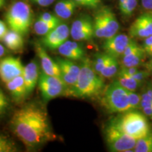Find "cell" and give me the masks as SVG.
<instances>
[{
  "mask_svg": "<svg viewBox=\"0 0 152 152\" xmlns=\"http://www.w3.org/2000/svg\"><path fill=\"white\" fill-rule=\"evenodd\" d=\"M10 100L7 95L0 88V116H3L7 114L10 109Z\"/></svg>",
  "mask_w": 152,
  "mask_h": 152,
  "instance_id": "f546056e",
  "label": "cell"
},
{
  "mask_svg": "<svg viewBox=\"0 0 152 152\" xmlns=\"http://www.w3.org/2000/svg\"><path fill=\"white\" fill-rule=\"evenodd\" d=\"M134 151L135 152H152V133L137 140Z\"/></svg>",
  "mask_w": 152,
  "mask_h": 152,
  "instance_id": "4316f807",
  "label": "cell"
},
{
  "mask_svg": "<svg viewBox=\"0 0 152 152\" xmlns=\"http://www.w3.org/2000/svg\"><path fill=\"white\" fill-rule=\"evenodd\" d=\"M70 33L75 41L90 40L95 36L94 22L90 17L81 16L72 23Z\"/></svg>",
  "mask_w": 152,
  "mask_h": 152,
  "instance_id": "30bf717a",
  "label": "cell"
},
{
  "mask_svg": "<svg viewBox=\"0 0 152 152\" xmlns=\"http://www.w3.org/2000/svg\"><path fill=\"white\" fill-rule=\"evenodd\" d=\"M35 49L40 61L42 69L44 73L61 80L59 66L56 61H54L49 56L45 50V47L40 43L35 42Z\"/></svg>",
  "mask_w": 152,
  "mask_h": 152,
  "instance_id": "9a60e30c",
  "label": "cell"
},
{
  "mask_svg": "<svg viewBox=\"0 0 152 152\" xmlns=\"http://www.w3.org/2000/svg\"><path fill=\"white\" fill-rule=\"evenodd\" d=\"M130 111H137L141 107V94H138L136 91L128 90Z\"/></svg>",
  "mask_w": 152,
  "mask_h": 152,
  "instance_id": "f1b7e54d",
  "label": "cell"
},
{
  "mask_svg": "<svg viewBox=\"0 0 152 152\" xmlns=\"http://www.w3.org/2000/svg\"><path fill=\"white\" fill-rule=\"evenodd\" d=\"M151 75V73L150 72L148 71L147 69L144 70V71H139L137 72L135 74H134L132 77H134L136 80L139 82H141V83H144L146 80H147L149 76Z\"/></svg>",
  "mask_w": 152,
  "mask_h": 152,
  "instance_id": "e575fe53",
  "label": "cell"
},
{
  "mask_svg": "<svg viewBox=\"0 0 152 152\" xmlns=\"http://www.w3.org/2000/svg\"><path fill=\"white\" fill-rule=\"evenodd\" d=\"M56 61L60 68L61 80L66 87V93L68 94L77 81L80 72V65H77L73 60L65 57H57Z\"/></svg>",
  "mask_w": 152,
  "mask_h": 152,
  "instance_id": "9c48e42d",
  "label": "cell"
},
{
  "mask_svg": "<svg viewBox=\"0 0 152 152\" xmlns=\"http://www.w3.org/2000/svg\"><path fill=\"white\" fill-rule=\"evenodd\" d=\"M105 138L108 148L113 152L134 151L137 140L128 135L111 121L106 127Z\"/></svg>",
  "mask_w": 152,
  "mask_h": 152,
  "instance_id": "52a82bcc",
  "label": "cell"
},
{
  "mask_svg": "<svg viewBox=\"0 0 152 152\" xmlns=\"http://www.w3.org/2000/svg\"><path fill=\"white\" fill-rule=\"evenodd\" d=\"M137 5V0H125L124 4L120 9V11L123 16H130L135 10Z\"/></svg>",
  "mask_w": 152,
  "mask_h": 152,
  "instance_id": "4dcf8cb0",
  "label": "cell"
},
{
  "mask_svg": "<svg viewBox=\"0 0 152 152\" xmlns=\"http://www.w3.org/2000/svg\"><path fill=\"white\" fill-rule=\"evenodd\" d=\"M119 71V62L117 58L111 56L107 65L105 66L104 70L101 72L100 75L104 78H112L115 75H117Z\"/></svg>",
  "mask_w": 152,
  "mask_h": 152,
  "instance_id": "cb8c5ba5",
  "label": "cell"
},
{
  "mask_svg": "<svg viewBox=\"0 0 152 152\" xmlns=\"http://www.w3.org/2000/svg\"><path fill=\"white\" fill-rule=\"evenodd\" d=\"M4 4H5V0H0V9L4 5Z\"/></svg>",
  "mask_w": 152,
  "mask_h": 152,
  "instance_id": "b9f144b4",
  "label": "cell"
},
{
  "mask_svg": "<svg viewBox=\"0 0 152 152\" xmlns=\"http://www.w3.org/2000/svg\"><path fill=\"white\" fill-rule=\"evenodd\" d=\"M147 56V54L142 47L137 51L121 56V65L123 67H139L143 64Z\"/></svg>",
  "mask_w": 152,
  "mask_h": 152,
  "instance_id": "44dd1931",
  "label": "cell"
},
{
  "mask_svg": "<svg viewBox=\"0 0 152 152\" xmlns=\"http://www.w3.org/2000/svg\"><path fill=\"white\" fill-rule=\"evenodd\" d=\"M58 25L52 23H48L45 20L38 18L34 23L33 28L35 33L38 35L45 36L48 34L51 30H52L54 28H56Z\"/></svg>",
  "mask_w": 152,
  "mask_h": 152,
  "instance_id": "d4e9b609",
  "label": "cell"
},
{
  "mask_svg": "<svg viewBox=\"0 0 152 152\" xmlns=\"http://www.w3.org/2000/svg\"><path fill=\"white\" fill-rule=\"evenodd\" d=\"M131 39L132 37H130V36L125 34L117 33L104 41L103 44L104 52L117 58L121 57Z\"/></svg>",
  "mask_w": 152,
  "mask_h": 152,
  "instance_id": "5bb4252c",
  "label": "cell"
},
{
  "mask_svg": "<svg viewBox=\"0 0 152 152\" xmlns=\"http://www.w3.org/2000/svg\"><path fill=\"white\" fill-rule=\"evenodd\" d=\"M104 88V77L95 71L89 58H83L77 81L68 94L75 97L91 98L99 95Z\"/></svg>",
  "mask_w": 152,
  "mask_h": 152,
  "instance_id": "7a4b0ae2",
  "label": "cell"
},
{
  "mask_svg": "<svg viewBox=\"0 0 152 152\" xmlns=\"http://www.w3.org/2000/svg\"><path fill=\"white\" fill-rule=\"evenodd\" d=\"M142 47L147 56L152 57V35L144 39Z\"/></svg>",
  "mask_w": 152,
  "mask_h": 152,
  "instance_id": "836d02e7",
  "label": "cell"
},
{
  "mask_svg": "<svg viewBox=\"0 0 152 152\" xmlns=\"http://www.w3.org/2000/svg\"><path fill=\"white\" fill-rule=\"evenodd\" d=\"M151 12H152V11H151Z\"/></svg>",
  "mask_w": 152,
  "mask_h": 152,
  "instance_id": "7bdbcfd3",
  "label": "cell"
},
{
  "mask_svg": "<svg viewBox=\"0 0 152 152\" xmlns=\"http://www.w3.org/2000/svg\"><path fill=\"white\" fill-rule=\"evenodd\" d=\"M111 121L125 134L136 140L147 135L151 132L145 115L137 111L125 112Z\"/></svg>",
  "mask_w": 152,
  "mask_h": 152,
  "instance_id": "3957f363",
  "label": "cell"
},
{
  "mask_svg": "<svg viewBox=\"0 0 152 152\" xmlns=\"http://www.w3.org/2000/svg\"><path fill=\"white\" fill-rule=\"evenodd\" d=\"M58 51L61 56L73 61L83 60L85 56L84 49L77 41L66 40L58 47Z\"/></svg>",
  "mask_w": 152,
  "mask_h": 152,
  "instance_id": "2e32d148",
  "label": "cell"
},
{
  "mask_svg": "<svg viewBox=\"0 0 152 152\" xmlns=\"http://www.w3.org/2000/svg\"><path fill=\"white\" fill-rule=\"evenodd\" d=\"M74 1L80 6L92 9L98 7L101 3V0H74Z\"/></svg>",
  "mask_w": 152,
  "mask_h": 152,
  "instance_id": "d6a6232c",
  "label": "cell"
},
{
  "mask_svg": "<svg viewBox=\"0 0 152 152\" xmlns=\"http://www.w3.org/2000/svg\"><path fill=\"white\" fill-rule=\"evenodd\" d=\"M125 0H118V6H119V9L123 7L124 4Z\"/></svg>",
  "mask_w": 152,
  "mask_h": 152,
  "instance_id": "60d3db41",
  "label": "cell"
},
{
  "mask_svg": "<svg viewBox=\"0 0 152 152\" xmlns=\"http://www.w3.org/2000/svg\"><path fill=\"white\" fill-rule=\"evenodd\" d=\"M18 151L16 144L8 137L0 134V152Z\"/></svg>",
  "mask_w": 152,
  "mask_h": 152,
  "instance_id": "83f0119b",
  "label": "cell"
},
{
  "mask_svg": "<svg viewBox=\"0 0 152 152\" xmlns=\"http://www.w3.org/2000/svg\"><path fill=\"white\" fill-rule=\"evenodd\" d=\"M7 31H8V28H7V25L4 22L0 20V40L3 39Z\"/></svg>",
  "mask_w": 152,
  "mask_h": 152,
  "instance_id": "8d00e7d4",
  "label": "cell"
},
{
  "mask_svg": "<svg viewBox=\"0 0 152 152\" xmlns=\"http://www.w3.org/2000/svg\"><path fill=\"white\" fill-rule=\"evenodd\" d=\"M77 6L74 0H59L55 5V14L61 19H68L73 16Z\"/></svg>",
  "mask_w": 152,
  "mask_h": 152,
  "instance_id": "ffe728a7",
  "label": "cell"
},
{
  "mask_svg": "<svg viewBox=\"0 0 152 152\" xmlns=\"http://www.w3.org/2000/svg\"><path fill=\"white\" fill-rule=\"evenodd\" d=\"M102 104L109 113H123L130 111L128 90L115 80L102 92Z\"/></svg>",
  "mask_w": 152,
  "mask_h": 152,
  "instance_id": "277c9868",
  "label": "cell"
},
{
  "mask_svg": "<svg viewBox=\"0 0 152 152\" xmlns=\"http://www.w3.org/2000/svg\"><path fill=\"white\" fill-rule=\"evenodd\" d=\"M141 3L144 10L152 11V0H141Z\"/></svg>",
  "mask_w": 152,
  "mask_h": 152,
  "instance_id": "74e56055",
  "label": "cell"
},
{
  "mask_svg": "<svg viewBox=\"0 0 152 152\" xmlns=\"http://www.w3.org/2000/svg\"><path fill=\"white\" fill-rule=\"evenodd\" d=\"M132 37L145 39L152 35V12L147 11L142 14L132 23L129 29Z\"/></svg>",
  "mask_w": 152,
  "mask_h": 152,
  "instance_id": "4fadbf2b",
  "label": "cell"
},
{
  "mask_svg": "<svg viewBox=\"0 0 152 152\" xmlns=\"http://www.w3.org/2000/svg\"><path fill=\"white\" fill-rule=\"evenodd\" d=\"M24 66L19 58L8 56L0 60V79L4 83L21 75Z\"/></svg>",
  "mask_w": 152,
  "mask_h": 152,
  "instance_id": "7c38bea8",
  "label": "cell"
},
{
  "mask_svg": "<svg viewBox=\"0 0 152 152\" xmlns=\"http://www.w3.org/2000/svg\"><path fill=\"white\" fill-rule=\"evenodd\" d=\"M38 18L41 20H45L48 23H52L60 24L62 23L61 19L59 17H58L56 14H53L52 13L49 12H45L40 14V16Z\"/></svg>",
  "mask_w": 152,
  "mask_h": 152,
  "instance_id": "1f68e13d",
  "label": "cell"
},
{
  "mask_svg": "<svg viewBox=\"0 0 152 152\" xmlns=\"http://www.w3.org/2000/svg\"><path fill=\"white\" fill-rule=\"evenodd\" d=\"M31 1L40 7H48L54 3L55 0H31Z\"/></svg>",
  "mask_w": 152,
  "mask_h": 152,
  "instance_id": "d590c367",
  "label": "cell"
},
{
  "mask_svg": "<svg viewBox=\"0 0 152 152\" xmlns=\"http://www.w3.org/2000/svg\"><path fill=\"white\" fill-rule=\"evenodd\" d=\"M10 125L28 149H35L54 138L46 110L39 104H27L15 111Z\"/></svg>",
  "mask_w": 152,
  "mask_h": 152,
  "instance_id": "6da1fadb",
  "label": "cell"
},
{
  "mask_svg": "<svg viewBox=\"0 0 152 152\" xmlns=\"http://www.w3.org/2000/svg\"><path fill=\"white\" fill-rule=\"evenodd\" d=\"M38 85L42 96L45 101H49L66 93V87L61 80L41 72Z\"/></svg>",
  "mask_w": 152,
  "mask_h": 152,
  "instance_id": "ba28073f",
  "label": "cell"
},
{
  "mask_svg": "<svg viewBox=\"0 0 152 152\" xmlns=\"http://www.w3.org/2000/svg\"><path fill=\"white\" fill-rule=\"evenodd\" d=\"M6 21L11 30L22 35L29 31L33 22V12L27 3L22 1L14 2L6 14Z\"/></svg>",
  "mask_w": 152,
  "mask_h": 152,
  "instance_id": "5b68a950",
  "label": "cell"
},
{
  "mask_svg": "<svg viewBox=\"0 0 152 152\" xmlns=\"http://www.w3.org/2000/svg\"><path fill=\"white\" fill-rule=\"evenodd\" d=\"M141 96L140 109L146 116L152 119V84H149L144 89Z\"/></svg>",
  "mask_w": 152,
  "mask_h": 152,
  "instance_id": "7402d4cb",
  "label": "cell"
},
{
  "mask_svg": "<svg viewBox=\"0 0 152 152\" xmlns=\"http://www.w3.org/2000/svg\"><path fill=\"white\" fill-rule=\"evenodd\" d=\"M39 74V64L36 60L31 61L24 66L22 75L23 77L28 94L33 92L37 83H38Z\"/></svg>",
  "mask_w": 152,
  "mask_h": 152,
  "instance_id": "e0dca14e",
  "label": "cell"
},
{
  "mask_svg": "<svg viewBox=\"0 0 152 152\" xmlns=\"http://www.w3.org/2000/svg\"><path fill=\"white\" fill-rule=\"evenodd\" d=\"M6 85L11 97L15 102H21L28 95L22 75L6 83Z\"/></svg>",
  "mask_w": 152,
  "mask_h": 152,
  "instance_id": "ac0fdd59",
  "label": "cell"
},
{
  "mask_svg": "<svg viewBox=\"0 0 152 152\" xmlns=\"http://www.w3.org/2000/svg\"><path fill=\"white\" fill-rule=\"evenodd\" d=\"M6 53H7V50H6L5 47L0 44V58H2L6 54Z\"/></svg>",
  "mask_w": 152,
  "mask_h": 152,
  "instance_id": "ab89813d",
  "label": "cell"
},
{
  "mask_svg": "<svg viewBox=\"0 0 152 152\" xmlns=\"http://www.w3.org/2000/svg\"><path fill=\"white\" fill-rule=\"evenodd\" d=\"M111 58V56H110L106 52L97 53L94 56L93 61H92L93 68H94L95 71L100 75L101 72L103 71L105 66L107 65Z\"/></svg>",
  "mask_w": 152,
  "mask_h": 152,
  "instance_id": "484cf974",
  "label": "cell"
},
{
  "mask_svg": "<svg viewBox=\"0 0 152 152\" xmlns=\"http://www.w3.org/2000/svg\"><path fill=\"white\" fill-rule=\"evenodd\" d=\"M117 80L124 88L130 91H136L144 83L136 80L132 76L126 75L120 71L117 73Z\"/></svg>",
  "mask_w": 152,
  "mask_h": 152,
  "instance_id": "603a6c76",
  "label": "cell"
},
{
  "mask_svg": "<svg viewBox=\"0 0 152 152\" xmlns=\"http://www.w3.org/2000/svg\"><path fill=\"white\" fill-rule=\"evenodd\" d=\"M94 35L98 38L108 39L116 35L120 28L119 23L113 11L107 7L101 8L94 18Z\"/></svg>",
  "mask_w": 152,
  "mask_h": 152,
  "instance_id": "8992f818",
  "label": "cell"
},
{
  "mask_svg": "<svg viewBox=\"0 0 152 152\" xmlns=\"http://www.w3.org/2000/svg\"><path fill=\"white\" fill-rule=\"evenodd\" d=\"M1 41L7 48L14 52H20L24 48V40L23 35L13 30H8Z\"/></svg>",
  "mask_w": 152,
  "mask_h": 152,
  "instance_id": "d6986e66",
  "label": "cell"
},
{
  "mask_svg": "<svg viewBox=\"0 0 152 152\" xmlns=\"http://www.w3.org/2000/svg\"><path fill=\"white\" fill-rule=\"evenodd\" d=\"M145 67L146 69H147L150 72L151 75H152V57H151V59L149 61L146 63Z\"/></svg>",
  "mask_w": 152,
  "mask_h": 152,
  "instance_id": "f35d334b",
  "label": "cell"
},
{
  "mask_svg": "<svg viewBox=\"0 0 152 152\" xmlns=\"http://www.w3.org/2000/svg\"><path fill=\"white\" fill-rule=\"evenodd\" d=\"M70 35L71 33L68 25L61 23L51 30L48 34L43 36L41 44L44 47L51 50L58 49L62 44L68 40Z\"/></svg>",
  "mask_w": 152,
  "mask_h": 152,
  "instance_id": "8fae6325",
  "label": "cell"
}]
</instances>
